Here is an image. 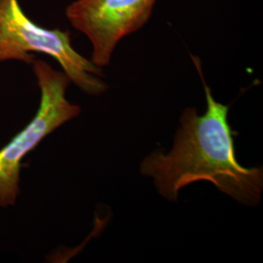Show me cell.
I'll use <instances>...</instances> for the list:
<instances>
[{"label":"cell","mask_w":263,"mask_h":263,"mask_svg":"<svg viewBox=\"0 0 263 263\" xmlns=\"http://www.w3.org/2000/svg\"><path fill=\"white\" fill-rule=\"evenodd\" d=\"M157 0H76L66 10L70 25L90 40L91 62L109 65L121 39L136 32L149 20Z\"/></svg>","instance_id":"277c9868"},{"label":"cell","mask_w":263,"mask_h":263,"mask_svg":"<svg viewBox=\"0 0 263 263\" xmlns=\"http://www.w3.org/2000/svg\"><path fill=\"white\" fill-rule=\"evenodd\" d=\"M41 92L40 105L34 118L0 149V206H14L19 195L22 160L39 142L65 123L77 117L80 106L66 99L70 83L65 72L55 70L42 60L31 63Z\"/></svg>","instance_id":"3957f363"},{"label":"cell","mask_w":263,"mask_h":263,"mask_svg":"<svg viewBox=\"0 0 263 263\" xmlns=\"http://www.w3.org/2000/svg\"><path fill=\"white\" fill-rule=\"evenodd\" d=\"M35 53L54 58L70 82L87 94L100 96L108 88L102 79V67L76 52L68 31L38 26L19 0H0V63L19 61L31 65Z\"/></svg>","instance_id":"7a4b0ae2"},{"label":"cell","mask_w":263,"mask_h":263,"mask_svg":"<svg viewBox=\"0 0 263 263\" xmlns=\"http://www.w3.org/2000/svg\"><path fill=\"white\" fill-rule=\"evenodd\" d=\"M204 85L207 110L199 115L186 108L169 153L153 151L142 161L141 175L151 177L160 194L177 201L181 188L196 181H210L236 201L255 206L263 189L262 168H246L236 158L234 135L228 123L229 106L213 97L199 58L192 56Z\"/></svg>","instance_id":"6da1fadb"}]
</instances>
